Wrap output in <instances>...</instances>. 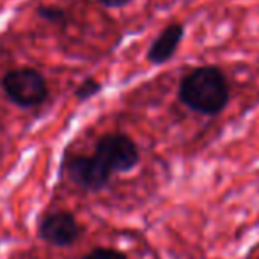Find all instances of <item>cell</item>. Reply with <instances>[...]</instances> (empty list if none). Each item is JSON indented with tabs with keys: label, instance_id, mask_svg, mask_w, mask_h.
Segmentation results:
<instances>
[{
	"label": "cell",
	"instance_id": "obj_1",
	"mask_svg": "<svg viewBox=\"0 0 259 259\" xmlns=\"http://www.w3.org/2000/svg\"><path fill=\"white\" fill-rule=\"evenodd\" d=\"M178 96L197 114L217 115L229 103V83L219 68L202 66L183 76Z\"/></svg>",
	"mask_w": 259,
	"mask_h": 259
},
{
	"label": "cell",
	"instance_id": "obj_2",
	"mask_svg": "<svg viewBox=\"0 0 259 259\" xmlns=\"http://www.w3.org/2000/svg\"><path fill=\"white\" fill-rule=\"evenodd\" d=\"M2 89L6 96L22 108H34L48 96V85L45 76L37 69L18 68L11 69L2 78Z\"/></svg>",
	"mask_w": 259,
	"mask_h": 259
},
{
	"label": "cell",
	"instance_id": "obj_3",
	"mask_svg": "<svg viewBox=\"0 0 259 259\" xmlns=\"http://www.w3.org/2000/svg\"><path fill=\"white\" fill-rule=\"evenodd\" d=\"M94 156L110 170L115 172H130L141 162V151L128 135L107 134L96 142Z\"/></svg>",
	"mask_w": 259,
	"mask_h": 259
},
{
	"label": "cell",
	"instance_id": "obj_4",
	"mask_svg": "<svg viewBox=\"0 0 259 259\" xmlns=\"http://www.w3.org/2000/svg\"><path fill=\"white\" fill-rule=\"evenodd\" d=\"M64 169L68 178L87 192H100L108 185L112 172L96 158L89 155L71 156L66 160Z\"/></svg>",
	"mask_w": 259,
	"mask_h": 259
},
{
	"label": "cell",
	"instance_id": "obj_5",
	"mask_svg": "<svg viewBox=\"0 0 259 259\" xmlns=\"http://www.w3.org/2000/svg\"><path fill=\"white\" fill-rule=\"evenodd\" d=\"M82 234L78 220L69 211L48 213L39 224V238L54 247H69Z\"/></svg>",
	"mask_w": 259,
	"mask_h": 259
},
{
	"label": "cell",
	"instance_id": "obj_6",
	"mask_svg": "<svg viewBox=\"0 0 259 259\" xmlns=\"http://www.w3.org/2000/svg\"><path fill=\"white\" fill-rule=\"evenodd\" d=\"M185 36V27L181 23H170L162 32L156 36V39L151 43L148 50V61L151 64H165L169 59L174 57L178 47L181 45V39Z\"/></svg>",
	"mask_w": 259,
	"mask_h": 259
},
{
	"label": "cell",
	"instance_id": "obj_7",
	"mask_svg": "<svg viewBox=\"0 0 259 259\" xmlns=\"http://www.w3.org/2000/svg\"><path fill=\"white\" fill-rule=\"evenodd\" d=\"M37 15L52 25H66V22H68V15L64 9L55 8V6H41V8H37Z\"/></svg>",
	"mask_w": 259,
	"mask_h": 259
},
{
	"label": "cell",
	"instance_id": "obj_8",
	"mask_svg": "<svg viewBox=\"0 0 259 259\" xmlns=\"http://www.w3.org/2000/svg\"><path fill=\"white\" fill-rule=\"evenodd\" d=\"M100 91H101V83L98 82L96 78H85L75 89V96L78 101H85V100H89V98L96 96Z\"/></svg>",
	"mask_w": 259,
	"mask_h": 259
},
{
	"label": "cell",
	"instance_id": "obj_9",
	"mask_svg": "<svg viewBox=\"0 0 259 259\" xmlns=\"http://www.w3.org/2000/svg\"><path fill=\"white\" fill-rule=\"evenodd\" d=\"M82 259H128V255L115 248H94L89 254H85Z\"/></svg>",
	"mask_w": 259,
	"mask_h": 259
},
{
	"label": "cell",
	"instance_id": "obj_10",
	"mask_svg": "<svg viewBox=\"0 0 259 259\" xmlns=\"http://www.w3.org/2000/svg\"><path fill=\"white\" fill-rule=\"evenodd\" d=\"M100 2L103 6H107V8H122V6H126L132 0H100Z\"/></svg>",
	"mask_w": 259,
	"mask_h": 259
}]
</instances>
